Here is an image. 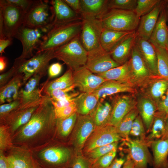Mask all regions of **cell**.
Here are the masks:
<instances>
[{"instance_id":"obj_28","label":"cell","mask_w":168,"mask_h":168,"mask_svg":"<svg viewBox=\"0 0 168 168\" xmlns=\"http://www.w3.org/2000/svg\"><path fill=\"white\" fill-rule=\"evenodd\" d=\"M112 111V105L104 99H100L89 115L94 124L96 130L108 124Z\"/></svg>"},{"instance_id":"obj_53","label":"cell","mask_w":168,"mask_h":168,"mask_svg":"<svg viewBox=\"0 0 168 168\" xmlns=\"http://www.w3.org/2000/svg\"><path fill=\"white\" fill-rule=\"evenodd\" d=\"M63 69V65L58 62L54 63L49 65L48 72V78L47 81L52 78L58 76L61 72Z\"/></svg>"},{"instance_id":"obj_57","label":"cell","mask_w":168,"mask_h":168,"mask_svg":"<svg viewBox=\"0 0 168 168\" xmlns=\"http://www.w3.org/2000/svg\"><path fill=\"white\" fill-rule=\"evenodd\" d=\"M126 160L124 158H115L108 168H121Z\"/></svg>"},{"instance_id":"obj_61","label":"cell","mask_w":168,"mask_h":168,"mask_svg":"<svg viewBox=\"0 0 168 168\" xmlns=\"http://www.w3.org/2000/svg\"><path fill=\"white\" fill-rule=\"evenodd\" d=\"M168 138V114L167 115L165 122V131L164 135L161 139H166Z\"/></svg>"},{"instance_id":"obj_34","label":"cell","mask_w":168,"mask_h":168,"mask_svg":"<svg viewBox=\"0 0 168 168\" xmlns=\"http://www.w3.org/2000/svg\"><path fill=\"white\" fill-rule=\"evenodd\" d=\"M167 115L156 111L153 119L151 130L149 135L146 137L147 142L161 139L164 136L165 131V122Z\"/></svg>"},{"instance_id":"obj_39","label":"cell","mask_w":168,"mask_h":168,"mask_svg":"<svg viewBox=\"0 0 168 168\" xmlns=\"http://www.w3.org/2000/svg\"><path fill=\"white\" fill-rule=\"evenodd\" d=\"M75 87L73 85L65 89H55L51 91L44 96L49 97L52 100H63L74 98L80 93L74 90Z\"/></svg>"},{"instance_id":"obj_56","label":"cell","mask_w":168,"mask_h":168,"mask_svg":"<svg viewBox=\"0 0 168 168\" xmlns=\"http://www.w3.org/2000/svg\"><path fill=\"white\" fill-rule=\"evenodd\" d=\"M12 38L0 39V54L1 56L5 49L12 44Z\"/></svg>"},{"instance_id":"obj_1","label":"cell","mask_w":168,"mask_h":168,"mask_svg":"<svg viewBox=\"0 0 168 168\" xmlns=\"http://www.w3.org/2000/svg\"><path fill=\"white\" fill-rule=\"evenodd\" d=\"M56 121L54 108L50 97L47 96L28 122L13 137L12 142L21 143L31 141L52 128Z\"/></svg>"},{"instance_id":"obj_2","label":"cell","mask_w":168,"mask_h":168,"mask_svg":"<svg viewBox=\"0 0 168 168\" xmlns=\"http://www.w3.org/2000/svg\"><path fill=\"white\" fill-rule=\"evenodd\" d=\"M82 24V19L53 26L45 34L36 53L54 50L79 36Z\"/></svg>"},{"instance_id":"obj_26","label":"cell","mask_w":168,"mask_h":168,"mask_svg":"<svg viewBox=\"0 0 168 168\" xmlns=\"http://www.w3.org/2000/svg\"><path fill=\"white\" fill-rule=\"evenodd\" d=\"M135 32L103 29L100 38V45L103 49L110 53L122 42Z\"/></svg>"},{"instance_id":"obj_33","label":"cell","mask_w":168,"mask_h":168,"mask_svg":"<svg viewBox=\"0 0 168 168\" xmlns=\"http://www.w3.org/2000/svg\"><path fill=\"white\" fill-rule=\"evenodd\" d=\"M99 100L92 93H81L75 100L77 113L81 115L89 114Z\"/></svg>"},{"instance_id":"obj_64","label":"cell","mask_w":168,"mask_h":168,"mask_svg":"<svg viewBox=\"0 0 168 168\" xmlns=\"http://www.w3.org/2000/svg\"><path fill=\"white\" fill-rule=\"evenodd\" d=\"M71 168H72L71 167Z\"/></svg>"},{"instance_id":"obj_52","label":"cell","mask_w":168,"mask_h":168,"mask_svg":"<svg viewBox=\"0 0 168 168\" xmlns=\"http://www.w3.org/2000/svg\"><path fill=\"white\" fill-rule=\"evenodd\" d=\"M17 73L16 68L13 64L7 71L1 74L0 75V88L6 84Z\"/></svg>"},{"instance_id":"obj_24","label":"cell","mask_w":168,"mask_h":168,"mask_svg":"<svg viewBox=\"0 0 168 168\" xmlns=\"http://www.w3.org/2000/svg\"><path fill=\"white\" fill-rule=\"evenodd\" d=\"M24 85L23 74L17 73L6 84L0 88V105L18 99L19 91Z\"/></svg>"},{"instance_id":"obj_55","label":"cell","mask_w":168,"mask_h":168,"mask_svg":"<svg viewBox=\"0 0 168 168\" xmlns=\"http://www.w3.org/2000/svg\"><path fill=\"white\" fill-rule=\"evenodd\" d=\"M75 98L63 100H51L54 109L60 108L67 106L75 102Z\"/></svg>"},{"instance_id":"obj_14","label":"cell","mask_w":168,"mask_h":168,"mask_svg":"<svg viewBox=\"0 0 168 168\" xmlns=\"http://www.w3.org/2000/svg\"><path fill=\"white\" fill-rule=\"evenodd\" d=\"M73 85L81 93H92L106 80L94 74L85 66L73 71Z\"/></svg>"},{"instance_id":"obj_16","label":"cell","mask_w":168,"mask_h":168,"mask_svg":"<svg viewBox=\"0 0 168 168\" xmlns=\"http://www.w3.org/2000/svg\"><path fill=\"white\" fill-rule=\"evenodd\" d=\"M73 136L74 145L76 150L83 149L89 137L96 129L93 121L89 114L77 115Z\"/></svg>"},{"instance_id":"obj_5","label":"cell","mask_w":168,"mask_h":168,"mask_svg":"<svg viewBox=\"0 0 168 168\" xmlns=\"http://www.w3.org/2000/svg\"><path fill=\"white\" fill-rule=\"evenodd\" d=\"M53 21L50 1L34 0L25 14L23 25L48 31L53 27Z\"/></svg>"},{"instance_id":"obj_43","label":"cell","mask_w":168,"mask_h":168,"mask_svg":"<svg viewBox=\"0 0 168 168\" xmlns=\"http://www.w3.org/2000/svg\"><path fill=\"white\" fill-rule=\"evenodd\" d=\"M160 0H138L134 12L138 17L146 14L151 11L161 1Z\"/></svg>"},{"instance_id":"obj_48","label":"cell","mask_w":168,"mask_h":168,"mask_svg":"<svg viewBox=\"0 0 168 168\" xmlns=\"http://www.w3.org/2000/svg\"><path fill=\"white\" fill-rule=\"evenodd\" d=\"M34 0H0V6L10 5L19 8L26 13Z\"/></svg>"},{"instance_id":"obj_22","label":"cell","mask_w":168,"mask_h":168,"mask_svg":"<svg viewBox=\"0 0 168 168\" xmlns=\"http://www.w3.org/2000/svg\"><path fill=\"white\" fill-rule=\"evenodd\" d=\"M166 7L161 12L148 40L153 45L164 49H166L168 38V26L166 25L168 15Z\"/></svg>"},{"instance_id":"obj_36","label":"cell","mask_w":168,"mask_h":168,"mask_svg":"<svg viewBox=\"0 0 168 168\" xmlns=\"http://www.w3.org/2000/svg\"><path fill=\"white\" fill-rule=\"evenodd\" d=\"M9 165L17 168H30L35 160L29 154L16 153L7 156Z\"/></svg>"},{"instance_id":"obj_45","label":"cell","mask_w":168,"mask_h":168,"mask_svg":"<svg viewBox=\"0 0 168 168\" xmlns=\"http://www.w3.org/2000/svg\"><path fill=\"white\" fill-rule=\"evenodd\" d=\"M9 127L6 124L0 126V150L4 151L11 147L12 139Z\"/></svg>"},{"instance_id":"obj_23","label":"cell","mask_w":168,"mask_h":168,"mask_svg":"<svg viewBox=\"0 0 168 168\" xmlns=\"http://www.w3.org/2000/svg\"><path fill=\"white\" fill-rule=\"evenodd\" d=\"M43 76L40 74L35 75L31 77L21 89L18 99L21 105L37 100L44 96L42 94L39 87V82Z\"/></svg>"},{"instance_id":"obj_3","label":"cell","mask_w":168,"mask_h":168,"mask_svg":"<svg viewBox=\"0 0 168 168\" xmlns=\"http://www.w3.org/2000/svg\"><path fill=\"white\" fill-rule=\"evenodd\" d=\"M54 51L49 50L37 52L27 59H15L13 65L16 68L17 73L23 74L24 85L35 75H46L50 61L55 58Z\"/></svg>"},{"instance_id":"obj_46","label":"cell","mask_w":168,"mask_h":168,"mask_svg":"<svg viewBox=\"0 0 168 168\" xmlns=\"http://www.w3.org/2000/svg\"><path fill=\"white\" fill-rule=\"evenodd\" d=\"M117 149L112 150L99 157L92 164L91 168H108L114 159Z\"/></svg>"},{"instance_id":"obj_11","label":"cell","mask_w":168,"mask_h":168,"mask_svg":"<svg viewBox=\"0 0 168 168\" xmlns=\"http://www.w3.org/2000/svg\"><path fill=\"white\" fill-rule=\"evenodd\" d=\"M46 97L44 96L37 100L21 105L1 122V124L7 125L11 132L16 131L28 122L35 110Z\"/></svg>"},{"instance_id":"obj_49","label":"cell","mask_w":168,"mask_h":168,"mask_svg":"<svg viewBox=\"0 0 168 168\" xmlns=\"http://www.w3.org/2000/svg\"><path fill=\"white\" fill-rule=\"evenodd\" d=\"M54 113L56 119H64L77 113L75 102L64 107L54 109Z\"/></svg>"},{"instance_id":"obj_9","label":"cell","mask_w":168,"mask_h":168,"mask_svg":"<svg viewBox=\"0 0 168 168\" xmlns=\"http://www.w3.org/2000/svg\"><path fill=\"white\" fill-rule=\"evenodd\" d=\"M48 30L23 25L14 38L20 41L22 46L21 55L16 58L19 60L27 59L33 57V52L41 43Z\"/></svg>"},{"instance_id":"obj_12","label":"cell","mask_w":168,"mask_h":168,"mask_svg":"<svg viewBox=\"0 0 168 168\" xmlns=\"http://www.w3.org/2000/svg\"><path fill=\"white\" fill-rule=\"evenodd\" d=\"M124 140L117 133L115 127L108 124L95 130L86 141L83 152L87 154L97 147Z\"/></svg>"},{"instance_id":"obj_10","label":"cell","mask_w":168,"mask_h":168,"mask_svg":"<svg viewBox=\"0 0 168 168\" xmlns=\"http://www.w3.org/2000/svg\"><path fill=\"white\" fill-rule=\"evenodd\" d=\"M123 141V144L127 147V156L133 162V168H147L148 164L153 166V157L148 149L149 143L129 137Z\"/></svg>"},{"instance_id":"obj_40","label":"cell","mask_w":168,"mask_h":168,"mask_svg":"<svg viewBox=\"0 0 168 168\" xmlns=\"http://www.w3.org/2000/svg\"><path fill=\"white\" fill-rule=\"evenodd\" d=\"M168 89V79L156 81L153 82L149 89L150 98L156 103L161 99Z\"/></svg>"},{"instance_id":"obj_50","label":"cell","mask_w":168,"mask_h":168,"mask_svg":"<svg viewBox=\"0 0 168 168\" xmlns=\"http://www.w3.org/2000/svg\"><path fill=\"white\" fill-rule=\"evenodd\" d=\"M92 163L87 157L78 156L73 159L72 168H91Z\"/></svg>"},{"instance_id":"obj_6","label":"cell","mask_w":168,"mask_h":168,"mask_svg":"<svg viewBox=\"0 0 168 168\" xmlns=\"http://www.w3.org/2000/svg\"><path fill=\"white\" fill-rule=\"evenodd\" d=\"M87 54L80 42V35L54 51L55 58L63 62L73 71L86 65Z\"/></svg>"},{"instance_id":"obj_18","label":"cell","mask_w":168,"mask_h":168,"mask_svg":"<svg viewBox=\"0 0 168 168\" xmlns=\"http://www.w3.org/2000/svg\"><path fill=\"white\" fill-rule=\"evenodd\" d=\"M130 60L131 71L129 82L132 85L141 83L153 75L144 62L135 44Z\"/></svg>"},{"instance_id":"obj_59","label":"cell","mask_w":168,"mask_h":168,"mask_svg":"<svg viewBox=\"0 0 168 168\" xmlns=\"http://www.w3.org/2000/svg\"><path fill=\"white\" fill-rule=\"evenodd\" d=\"M7 64V59L6 57L2 55L0 57V72H2L6 69Z\"/></svg>"},{"instance_id":"obj_31","label":"cell","mask_w":168,"mask_h":168,"mask_svg":"<svg viewBox=\"0 0 168 168\" xmlns=\"http://www.w3.org/2000/svg\"><path fill=\"white\" fill-rule=\"evenodd\" d=\"M131 71V63L129 59L124 64L119 66L105 72L96 74L106 81L113 80L130 83Z\"/></svg>"},{"instance_id":"obj_42","label":"cell","mask_w":168,"mask_h":168,"mask_svg":"<svg viewBox=\"0 0 168 168\" xmlns=\"http://www.w3.org/2000/svg\"><path fill=\"white\" fill-rule=\"evenodd\" d=\"M118 142L97 147L87 153V157L92 163L99 157L114 149H117Z\"/></svg>"},{"instance_id":"obj_29","label":"cell","mask_w":168,"mask_h":168,"mask_svg":"<svg viewBox=\"0 0 168 168\" xmlns=\"http://www.w3.org/2000/svg\"><path fill=\"white\" fill-rule=\"evenodd\" d=\"M136 37L135 32L124 40L110 53L112 58L115 62L121 65L129 60Z\"/></svg>"},{"instance_id":"obj_62","label":"cell","mask_w":168,"mask_h":168,"mask_svg":"<svg viewBox=\"0 0 168 168\" xmlns=\"http://www.w3.org/2000/svg\"><path fill=\"white\" fill-rule=\"evenodd\" d=\"M30 168H41L37 160H35L34 163Z\"/></svg>"},{"instance_id":"obj_32","label":"cell","mask_w":168,"mask_h":168,"mask_svg":"<svg viewBox=\"0 0 168 168\" xmlns=\"http://www.w3.org/2000/svg\"><path fill=\"white\" fill-rule=\"evenodd\" d=\"M73 71L68 69L61 77L51 81L47 80L43 84L40 90L45 95L51 91L69 88L73 85Z\"/></svg>"},{"instance_id":"obj_13","label":"cell","mask_w":168,"mask_h":168,"mask_svg":"<svg viewBox=\"0 0 168 168\" xmlns=\"http://www.w3.org/2000/svg\"><path fill=\"white\" fill-rule=\"evenodd\" d=\"M120 65L113 59L110 53L100 47L88 52L85 66L93 73L97 74Z\"/></svg>"},{"instance_id":"obj_35","label":"cell","mask_w":168,"mask_h":168,"mask_svg":"<svg viewBox=\"0 0 168 168\" xmlns=\"http://www.w3.org/2000/svg\"><path fill=\"white\" fill-rule=\"evenodd\" d=\"M138 114L136 107L130 111L124 118L118 126L115 127L117 133L124 139L129 137L133 122Z\"/></svg>"},{"instance_id":"obj_17","label":"cell","mask_w":168,"mask_h":168,"mask_svg":"<svg viewBox=\"0 0 168 168\" xmlns=\"http://www.w3.org/2000/svg\"><path fill=\"white\" fill-rule=\"evenodd\" d=\"M137 102L132 96H118L114 100L112 111L108 124L117 127L124 118L135 108Z\"/></svg>"},{"instance_id":"obj_41","label":"cell","mask_w":168,"mask_h":168,"mask_svg":"<svg viewBox=\"0 0 168 168\" xmlns=\"http://www.w3.org/2000/svg\"><path fill=\"white\" fill-rule=\"evenodd\" d=\"M146 133L142 119L140 115H138L133 122L129 135L135 138L136 139L147 142Z\"/></svg>"},{"instance_id":"obj_30","label":"cell","mask_w":168,"mask_h":168,"mask_svg":"<svg viewBox=\"0 0 168 168\" xmlns=\"http://www.w3.org/2000/svg\"><path fill=\"white\" fill-rule=\"evenodd\" d=\"M108 0H80L82 14L100 19L108 10Z\"/></svg>"},{"instance_id":"obj_4","label":"cell","mask_w":168,"mask_h":168,"mask_svg":"<svg viewBox=\"0 0 168 168\" xmlns=\"http://www.w3.org/2000/svg\"><path fill=\"white\" fill-rule=\"evenodd\" d=\"M100 19L103 29L131 31H136L140 18L134 11L112 9Z\"/></svg>"},{"instance_id":"obj_44","label":"cell","mask_w":168,"mask_h":168,"mask_svg":"<svg viewBox=\"0 0 168 168\" xmlns=\"http://www.w3.org/2000/svg\"><path fill=\"white\" fill-rule=\"evenodd\" d=\"M137 0H109V9H116L134 11L137 4Z\"/></svg>"},{"instance_id":"obj_51","label":"cell","mask_w":168,"mask_h":168,"mask_svg":"<svg viewBox=\"0 0 168 168\" xmlns=\"http://www.w3.org/2000/svg\"><path fill=\"white\" fill-rule=\"evenodd\" d=\"M156 105L157 111L168 114V89Z\"/></svg>"},{"instance_id":"obj_20","label":"cell","mask_w":168,"mask_h":168,"mask_svg":"<svg viewBox=\"0 0 168 168\" xmlns=\"http://www.w3.org/2000/svg\"><path fill=\"white\" fill-rule=\"evenodd\" d=\"M135 44L152 74L158 76L157 54L153 45L148 40L137 36L136 39Z\"/></svg>"},{"instance_id":"obj_21","label":"cell","mask_w":168,"mask_h":168,"mask_svg":"<svg viewBox=\"0 0 168 168\" xmlns=\"http://www.w3.org/2000/svg\"><path fill=\"white\" fill-rule=\"evenodd\" d=\"M133 85L129 82L109 80L103 82L92 92L99 100L121 92L134 91Z\"/></svg>"},{"instance_id":"obj_58","label":"cell","mask_w":168,"mask_h":168,"mask_svg":"<svg viewBox=\"0 0 168 168\" xmlns=\"http://www.w3.org/2000/svg\"><path fill=\"white\" fill-rule=\"evenodd\" d=\"M3 152L0 150V168H9L7 156H5Z\"/></svg>"},{"instance_id":"obj_19","label":"cell","mask_w":168,"mask_h":168,"mask_svg":"<svg viewBox=\"0 0 168 168\" xmlns=\"http://www.w3.org/2000/svg\"><path fill=\"white\" fill-rule=\"evenodd\" d=\"M53 15V26L82 20L80 15L73 11L63 0L50 1Z\"/></svg>"},{"instance_id":"obj_47","label":"cell","mask_w":168,"mask_h":168,"mask_svg":"<svg viewBox=\"0 0 168 168\" xmlns=\"http://www.w3.org/2000/svg\"><path fill=\"white\" fill-rule=\"evenodd\" d=\"M21 105V102L19 99L7 104L1 105L0 122L3 121L12 112L17 109Z\"/></svg>"},{"instance_id":"obj_7","label":"cell","mask_w":168,"mask_h":168,"mask_svg":"<svg viewBox=\"0 0 168 168\" xmlns=\"http://www.w3.org/2000/svg\"><path fill=\"white\" fill-rule=\"evenodd\" d=\"M82 21L80 35V42L87 52L101 47L100 41L103 29L100 20L82 14Z\"/></svg>"},{"instance_id":"obj_15","label":"cell","mask_w":168,"mask_h":168,"mask_svg":"<svg viewBox=\"0 0 168 168\" xmlns=\"http://www.w3.org/2000/svg\"><path fill=\"white\" fill-rule=\"evenodd\" d=\"M168 5V1L161 0L151 11L141 17L135 32L137 36L149 40L161 12Z\"/></svg>"},{"instance_id":"obj_38","label":"cell","mask_w":168,"mask_h":168,"mask_svg":"<svg viewBox=\"0 0 168 168\" xmlns=\"http://www.w3.org/2000/svg\"><path fill=\"white\" fill-rule=\"evenodd\" d=\"M77 114L76 113L64 119H56V126L59 134L62 136H68L75 126Z\"/></svg>"},{"instance_id":"obj_54","label":"cell","mask_w":168,"mask_h":168,"mask_svg":"<svg viewBox=\"0 0 168 168\" xmlns=\"http://www.w3.org/2000/svg\"><path fill=\"white\" fill-rule=\"evenodd\" d=\"M63 1L73 11L81 16L82 12L80 0H63Z\"/></svg>"},{"instance_id":"obj_60","label":"cell","mask_w":168,"mask_h":168,"mask_svg":"<svg viewBox=\"0 0 168 168\" xmlns=\"http://www.w3.org/2000/svg\"><path fill=\"white\" fill-rule=\"evenodd\" d=\"M134 163L132 159L128 156L126 160L123 165L122 168H133Z\"/></svg>"},{"instance_id":"obj_37","label":"cell","mask_w":168,"mask_h":168,"mask_svg":"<svg viewBox=\"0 0 168 168\" xmlns=\"http://www.w3.org/2000/svg\"><path fill=\"white\" fill-rule=\"evenodd\" d=\"M153 46L157 54L158 76L168 79V52L166 49Z\"/></svg>"},{"instance_id":"obj_25","label":"cell","mask_w":168,"mask_h":168,"mask_svg":"<svg viewBox=\"0 0 168 168\" xmlns=\"http://www.w3.org/2000/svg\"><path fill=\"white\" fill-rule=\"evenodd\" d=\"M136 106L138 114L143 121L146 133H150L157 111L155 102L150 98L144 96L139 99Z\"/></svg>"},{"instance_id":"obj_27","label":"cell","mask_w":168,"mask_h":168,"mask_svg":"<svg viewBox=\"0 0 168 168\" xmlns=\"http://www.w3.org/2000/svg\"><path fill=\"white\" fill-rule=\"evenodd\" d=\"M153 153V168H168V138L150 142Z\"/></svg>"},{"instance_id":"obj_8","label":"cell","mask_w":168,"mask_h":168,"mask_svg":"<svg viewBox=\"0 0 168 168\" xmlns=\"http://www.w3.org/2000/svg\"><path fill=\"white\" fill-rule=\"evenodd\" d=\"M25 13L14 6H0V39L14 37L23 24Z\"/></svg>"},{"instance_id":"obj_63","label":"cell","mask_w":168,"mask_h":168,"mask_svg":"<svg viewBox=\"0 0 168 168\" xmlns=\"http://www.w3.org/2000/svg\"><path fill=\"white\" fill-rule=\"evenodd\" d=\"M166 49L167 50V52H168V40L167 41V42L166 43Z\"/></svg>"}]
</instances>
